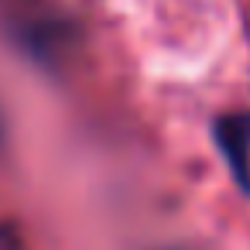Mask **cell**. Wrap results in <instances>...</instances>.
<instances>
[{
  "mask_svg": "<svg viewBox=\"0 0 250 250\" xmlns=\"http://www.w3.org/2000/svg\"><path fill=\"white\" fill-rule=\"evenodd\" d=\"M212 137L233 182L243 188V195H250V110L223 113L212 124Z\"/></svg>",
  "mask_w": 250,
  "mask_h": 250,
  "instance_id": "1",
  "label": "cell"
}]
</instances>
